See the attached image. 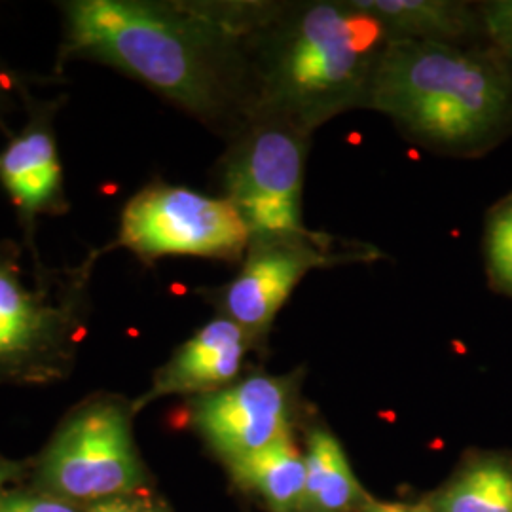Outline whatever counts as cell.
I'll use <instances>...</instances> for the list:
<instances>
[{
	"instance_id": "obj_11",
	"label": "cell",
	"mask_w": 512,
	"mask_h": 512,
	"mask_svg": "<svg viewBox=\"0 0 512 512\" xmlns=\"http://www.w3.org/2000/svg\"><path fill=\"white\" fill-rule=\"evenodd\" d=\"M256 340L228 317L205 323L154 376L137 406L167 395H209L236 382Z\"/></svg>"
},
{
	"instance_id": "obj_5",
	"label": "cell",
	"mask_w": 512,
	"mask_h": 512,
	"mask_svg": "<svg viewBox=\"0 0 512 512\" xmlns=\"http://www.w3.org/2000/svg\"><path fill=\"white\" fill-rule=\"evenodd\" d=\"M311 135L253 120L230 139L217 167L220 196L238 209L251 239L306 236L302 196Z\"/></svg>"
},
{
	"instance_id": "obj_7",
	"label": "cell",
	"mask_w": 512,
	"mask_h": 512,
	"mask_svg": "<svg viewBox=\"0 0 512 512\" xmlns=\"http://www.w3.org/2000/svg\"><path fill=\"white\" fill-rule=\"evenodd\" d=\"M42 482L69 499L105 501L141 484L131 412L118 399L82 404L59 427L42 459Z\"/></svg>"
},
{
	"instance_id": "obj_10",
	"label": "cell",
	"mask_w": 512,
	"mask_h": 512,
	"mask_svg": "<svg viewBox=\"0 0 512 512\" xmlns=\"http://www.w3.org/2000/svg\"><path fill=\"white\" fill-rule=\"evenodd\" d=\"M293 403L291 378L253 374L198 397L192 421L207 444L228 463L291 439Z\"/></svg>"
},
{
	"instance_id": "obj_22",
	"label": "cell",
	"mask_w": 512,
	"mask_h": 512,
	"mask_svg": "<svg viewBox=\"0 0 512 512\" xmlns=\"http://www.w3.org/2000/svg\"><path fill=\"white\" fill-rule=\"evenodd\" d=\"M16 465H12V463H6V461H0V490H2V486L12 478V476L16 475ZM2 499V497H0Z\"/></svg>"
},
{
	"instance_id": "obj_18",
	"label": "cell",
	"mask_w": 512,
	"mask_h": 512,
	"mask_svg": "<svg viewBox=\"0 0 512 512\" xmlns=\"http://www.w3.org/2000/svg\"><path fill=\"white\" fill-rule=\"evenodd\" d=\"M29 86L25 76L0 67V129H8L6 120L10 114L25 109L31 95Z\"/></svg>"
},
{
	"instance_id": "obj_1",
	"label": "cell",
	"mask_w": 512,
	"mask_h": 512,
	"mask_svg": "<svg viewBox=\"0 0 512 512\" xmlns=\"http://www.w3.org/2000/svg\"><path fill=\"white\" fill-rule=\"evenodd\" d=\"M59 8L57 71L73 59L107 65L228 141L249 124L245 37L226 2L71 0Z\"/></svg>"
},
{
	"instance_id": "obj_17",
	"label": "cell",
	"mask_w": 512,
	"mask_h": 512,
	"mask_svg": "<svg viewBox=\"0 0 512 512\" xmlns=\"http://www.w3.org/2000/svg\"><path fill=\"white\" fill-rule=\"evenodd\" d=\"M478 12L482 29L494 44L497 59L512 76V0L484 2Z\"/></svg>"
},
{
	"instance_id": "obj_19",
	"label": "cell",
	"mask_w": 512,
	"mask_h": 512,
	"mask_svg": "<svg viewBox=\"0 0 512 512\" xmlns=\"http://www.w3.org/2000/svg\"><path fill=\"white\" fill-rule=\"evenodd\" d=\"M0 512H78L73 505L37 495L14 494L0 499Z\"/></svg>"
},
{
	"instance_id": "obj_3",
	"label": "cell",
	"mask_w": 512,
	"mask_h": 512,
	"mask_svg": "<svg viewBox=\"0 0 512 512\" xmlns=\"http://www.w3.org/2000/svg\"><path fill=\"white\" fill-rule=\"evenodd\" d=\"M366 109L378 110L418 147L467 154L512 120V76L463 46L393 40L376 67Z\"/></svg>"
},
{
	"instance_id": "obj_12",
	"label": "cell",
	"mask_w": 512,
	"mask_h": 512,
	"mask_svg": "<svg viewBox=\"0 0 512 512\" xmlns=\"http://www.w3.org/2000/svg\"><path fill=\"white\" fill-rule=\"evenodd\" d=\"M376 19L389 42H435L463 46L482 27L480 12L465 2L452 0H353Z\"/></svg>"
},
{
	"instance_id": "obj_4",
	"label": "cell",
	"mask_w": 512,
	"mask_h": 512,
	"mask_svg": "<svg viewBox=\"0 0 512 512\" xmlns=\"http://www.w3.org/2000/svg\"><path fill=\"white\" fill-rule=\"evenodd\" d=\"M92 249L67 268H27L23 249L0 239V378H42L59 370L90 311L99 258Z\"/></svg>"
},
{
	"instance_id": "obj_15",
	"label": "cell",
	"mask_w": 512,
	"mask_h": 512,
	"mask_svg": "<svg viewBox=\"0 0 512 512\" xmlns=\"http://www.w3.org/2000/svg\"><path fill=\"white\" fill-rule=\"evenodd\" d=\"M433 512H512V465L503 458L476 459L435 495Z\"/></svg>"
},
{
	"instance_id": "obj_20",
	"label": "cell",
	"mask_w": 512,
	"mask_h": 512,
	"mask_svg": "<svg viewBox=\"0 0 512 512\" xmlns=\"http://www.w3.org/2000/svg\"><path fill=\"white\" fill-rule=\"evenodd\" d=\"M90 512H158L150 509L147 505H143L141 501L129 499V497H112L99 501Z\"/></svg>"
},
{
	"instance_id": "obj_9",
	"label": "cell",
	"mask_w": 512,
	"mask_h": 512,
	"mask_svg": "<svg viewBox=\"0 0 512 512\" xmlns=\"http://www.w3.org/2000/svg\"><path fill=\"white\" fill-rule=\"evenodd\" d=\"M25 109L29 112L25 126L10 135L8 145L0 150V186L18 213L33 264L44 268L35 243L37 220L61 217L71 209L55 137V114L61 101H38L29 95Z\"/></svg>"
},
{
	"instance_id": "obj_14",
	"label": "cell",
	"mask_w": 512,
	"mask_h": 512,
	"mask_svg": "<svg viewBox=\"0 0 512 512\" xmlns=\"http://www.w3.org/2000/svg\"><path fill=\"white\" fill-rule=\"evenodd\" d=\"M306 488L298 512H348L363 499L342 444L327 429H313L306 450Z\"/></svg>"
},
{
	"instance_id": "obj_6",
	"label": "cell",
	"mask_w": 512,
	"mask_h": 512,
	"mask_svg": "<svg viewBox=\"0 0 512 512\" xmlns=\"http://www.w3.org/2000/svg\"><path fill=\"white\" fill-rule=\"evenodd\" d=\"M249 241L245 220L226 198L158 181L126 203L118 238L109 247H124L152 266L165 256L241 262Z\"/></svg>"
},
{
	"instance_id": "obj_16",
	"label": "cell",
	"mask_w": 512,
	"mask_h": 512,
	"mask_svg": "<svg viewBox=\"0 0 512 512\" xmlns=\"http://www.w3.org/2000/svg\"><path fill=\"white\" fill-rule=\"evenodd\" d=\"M486 255L492 281L501 291L512 294V196L490 217Z\"/></svg>"
},
{
	"instance_id": "obj_8",
	"label": "cell",
	"mask_w": 512,
	"mask_h": 512,
	"mask_svg": "<svg viewBox=\"0 0 512 512\" xmlns=\"http://www.w3.org/2000/svg\"><path fill=\"white\" fill-rule=\"evenodd\" d=\"M376 258H380L378 249L366 245L340 249L336 239L315 230L306 236L253 238L234 279L203 294L217 306L219 315L260 342L296 285L310 272Z\"/></svg>"
},
{
	"instance_id": "obj_2",
	"label": "cell",
	"mask_w": 512,
	"mask_h": 512,
	"mask_svg": "<svg viewBox=\"0 0 512 512\" xmlns=\"http://www.w3.org/2000/svg\"><path fill=\"white\" fill-rule=\"evenodd\" d=\"M380 23L353 0L272 2L243 38L251 118L311 135L332 118L366 109L387 46Z\"/></svg>"
},
{
	"instance_id": "obj_21",
	"label": "cell",
	"mask_w": 512,
	"mask_h": 512,
	"mask_svg": "<svg viewBox=\"0 0 512 512\" xmlns=\"http://www.w3.org/2000/svg\"><path fill=\"white\" fill-rule=\"evenodd\" d=\"M366 512H433L431 509L421 507H408V505H389V503H372Z\"/></svg>"
},
{
	"instance_id": "obj_13",
	"label": "cell",
	"mask_w": 512,
	"mask_h": 512,
	"mask_svg": "<svg viewBox=\"0 0 512 512\" xmlns=\"http://www.w3.org/2000/svg\"><path fill=\"white\" fill-rule=\"evenodd\" d=\"M241 486L264 499L272 512H298L306 488V461L291 439L228 461Z\"/></svg>"
}]
</instances>
